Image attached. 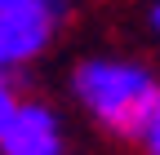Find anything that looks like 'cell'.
Returning <instances> with one entry per match:
<instances>
[{
    "mask_svg": "<svg viewBox=\"0 0 160 155\" xmlns=\"http://www.w3.org/2000/svg\"><path fill=\"white\" fill-rule=\"evenodd\" d=\"M71 98L102 133L120 142H138L147 115L160 102V75L147 62L120 53L80 58L71 71Z\"/></svg>",
    "mask_w": 160,
    "mask_h": 155,
    "instance_id": "cell-1",
    "label": "cell"
},
{
    "mask_svg": "<svg viewBox=\"0 0 160 155\" xmlns=\"http://www.w3.org/2000/svg\"><path fill=\"white\" fill-rule=\"evenodd\" d=\"M0 155H67V129L45 98L18 93L13 75H0Z\"/></svg>",
    "mask_w": 160,
    "mask_h": 155,
    "instance_id": "cell-2",
    "label": "cell"
},
{
    "mask_svg": "<svg viewBox=\"0 0 160 155\" xmlns=\"http://www.w3.org/2000/svg\"><path fill=\"white\" fill-rule=\"evenodd\" d=\"M62 22H67L62 0H22L9 13H0V75L36 62L62 31Z\"/></svg>",
    "mask_w": 160,
    "mask_h": 155,
    "instance_id": "cell-3",
    "label": "cell"
},
{
    "mask_svg": "<svg viewBox=\"0 0 160 155\" xmlns=\"http://www.w3.org/2000/svg\"><path fill=\"white\" fill-rule=\"evenodd\" d=\"M138 151H142V155H160V102H156V111L147 115L142 133H138Z\"/></svg>",
    "mask_w": 160,
    "mask_h": 155,
    "instance_id": "cell-4",
    "label": "cell"
},
{
    "mask_svg": "<svg viewBox=\"0 0 160 155\" xmlns=\"http://www.w3.org/2000/svg\"><path fill=\"white\" fill-rule=\"evenodd\" d=\"M147 27L160 35V0H151V9H147Z\"/></svg>",
    "mask_w": 160,
    "mask_h": 155,
    "instance_id": "cell-5",
    "label": "cell"
},
{
    "mask_svg": "<svg viewBox=\"0 0 160 155\" xmlns=\"http://www.w3.org/2000/svg\"><path fill=\"white\" fill-rule=\"evenodd\" d=\"M13 5H22V0H0V13H9Z\"/></svg>",
    "mask_w": 160,
    "mask_h": 155,
    "instance_id": "cell-6",
    "label": "cell"
}]
</instances>
